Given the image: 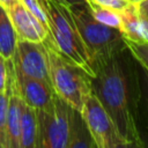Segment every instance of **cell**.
Masks as SVG:
<instances>
[{
    "mask_svg": "<svg viewBox=\"0 0 148 148\" xmlns=\"http://www.w3.org/2000/svg\"><path fill=\"white\" fill-rule=\"evenodd\" d=\"M91 92L130 147L142 148L138 131V61L127 46L91 61Z\"/></svg>",
    "mask_w": 148,
    "mask_h": 148,
    "instance_id": "1",
    "label": "cell"
},
{
    "mask_svg": "<svg viewBox=\"0 0 148 148\" xmlns=\"http://www.w3.org/2000/svg\"><path fill=\"white\" fill-rule=\"evenodd\" d=\"M49 59L51 84L56 94L72 108L81 111L86 97L91 92V74L65 57L51 39L43 40Z\"/></svg>",
    "mask_w": 148,
    "mask_h": 148,
    "instance_id": "2",
    "label": "cell"
},
{
    "mask_svg": "<svg viewBox=\"0 0 148 148\" xmlns=\"http://www.w3.org/2000/svg\"><path fill=\"white\" fill-rule=\"evenodd\" d=\"M49 35L59 51L92 75L91 60L71 14L69 7L61 0H45Z\"/></svg>",
    "mask_w": 148,
    "mask_h": 148,
    "instance_id": "3",
    "label": "cell"
},
{
    "mask_svg": "<svg viewBox=\"0 0 148 148\" xmlns=\"http://www.w3.org/2000/svg\"><path fill=\"white\" fill-rule=\"evenodd\" d=\"M68 7L91 61L126 46L121 31L97 21L89 3H77Z\"/></svg>",
    "mask_w": 148,
    "mask_h": 148,
    "instance_id": "4",
    "label": "cell"
},
{
    "mask_svg": "<svg viewBox=\"0 0 148 148\" xmlns=\"http://www.w3.org/2000/svg\"><path fill=\"white\" fill-rule=\"evenodd\" d=\"M72 106L56 95L47 109L36 110L38 119V148H67Z\"/></svg>",
    "mask_w": 148,
    "mask_h": 148,
    "instance_id": "5",
    "label": "cell"
},
{
    "mask_svg": "<svg viewBox=\"0 0 148 148\" xmlns=\"http://www.w3.org/2000/svg\"><path fill=\"white\" fill-rule=\"evenodd\" d=\"M81 114L88 126L96 148L130 147L119 134L106 110L92 92L86 97L81 109Z\"/></svg>",
    "mask_w": 148,
    "mask_h": 148,
    "instance_id": "6",
    "label": "cell"
},
{
    "mask_svg": "<svg viewBox=\"0 0 148 148\" xmlns=\"http://www.w3.org/2000/svg\"><path fill=\"white\" fill-rule=\"evenodd\" d=\"M13 62L24 75L46 81L51 84L47 52L43 42L17 39Z\"/></svg>",
    "mask_w": 148,
    "mask_h": 148,
    "instance_id": "7",
    "label": "cell"
},
{
    "mask_svg": "<svg viewBox=\"0 0 148 148\" xmlns=\"http://www.w3.org/2000/svg\"><path fill=\"white\" fill-rule=\"evenodd\" d=\"M14 72H15L20 95L28 105H30L36 110H42V109H47L53 104L57 94L53 90L52 84L36 77L27 76L23 73H21L15 66H14Z\"/></svg>",
    "mask_w": 148,
    "mask_h": 148,
    "instance_id": "8",
    "label": "cell"
},
{
    "mask_svg": "<svg viewBox=\"0 0 148 148\" xmlns=\"http://www.w3.org/2000/svg\"><path fill=\"white\" fill-rule=\"evenodd\" d=\"M5 10L12 21L18 39L43 42L49 35L47 28L36 18V16L27 8L22 0L17 1Z\"/></svg>",
    "mask_w": 148,
    "mask_h": 148,
    "instance_id": "9",
    "label": "cell"
},
{
    "mask_svg": "<svg viewBox=\"0 0 148 148\" xmlns=\"http://www.w3.org/2000/svg\"><path fill=\"white\" fill-rule=\"evenodd\" d=\"M120 31L125 39L143 43L148 42V21L141 14L138 3L130 2L119 10Z\"/></svg>",
    "mask_w": 148,
    "mask_h": 148,
    "instance_id": "10",
    "label": "cell"
},
{
    "mask_svg": "<svg viewBox=\"0 0 148 148\" xmlns=\"http://www.w3.org/2000/svg\"><path fill=\"white\" fill-rule=\"evenodd\" d=\"M140 99L138 108V131L142 148H148V69L138 62Z\"/></svg>",
    "mask_w": 148,
    "mask_h": 148,
    "instance_id": "11",
    "label": "cell"
},
{
    "mask_svg": "<svg viewBox=\"0 0 148 148\" xmlns=\"http://www.w3.org/2000/svg\"><path fill=\"white\" fill-rule=\"evenodd\" d=\"M20 148H38L37 111L24 101L20 121Z\"/></svg>",
    "mask_w": 148,
    "mask_h": 148,
    "instance_id": "12",
    "label": "cell"
},
{
    "mask_svg": "<svg viewBox=\"0 0 148 148\" xmlns=\"http://www.w3.org/2000/svg\"><path fill=\"white\" fill-rule=\"evenodd\" d=\"M67 148H96V145L81 114V111L74 108L72 109L71 114L69 138Z\"/></svg>",
    "mask_w": 148,
    "mask_h": 148,
    "instance_id": "13",
    "label": "cell"
},
{
    "mask_svg": "<svg viewBox=\"0 0 148 148\" xmlns=\"http://www.w3.org/2000/svg\"><path fill=\"white\" fill-rule=\"evenodd\" d=\"M17 39V35L7 12L0 6V53L7 60H13Z\"/></svg>",
    "mask_w": 148,
    "mask_h": 148,
    "instance_id": "14",
    "label": "cell"
},
{
    "mask_svg": "<svg viewBox=\"0 0 148 148\" xmlns=\"http://www.w3.org/2000/svg\"><path fill=\"white\" fill-rule=\"evenodd\" d=\"M92 15L95 16V18L99 22H102L103 24H106L109 27H113L120 30V15H119V10L112 9L110 7H105L102 6L99 3H96L94 1L90 0L89 2Z\"/></svg>",
    "mask_w": 148,
    "mask_h": 148,
    "instance_id": "15",
    "label": "cell"
},
{
    "mask_svg": "<svg viewBox=\"0 0 148 148\" xmlns=\"http://www.w3.org/2000/svg\"><path fill=\"white\" fill-rule=\"evenodd\" d=\"M0 148H8L7 92L0 94Z\"/></svg>",
    "mask_w": 148,
    "mask_h": 148,
    "instance_id": "16",
    "label": "cell"
},
{
    "mask_svg": "<svg viewBox=\"0 0 148 148\" xmlns=\"http://www.w3.org/2000/svg\"><path fill=\"white\" fill-rule=\"evenodd\" d=\"M125 43L133 57L136 59V61L148 69V42L138 43L125 39Z\"/></svg>",
    "mask_w": 148,
    "mask_h": 148,
    "instance_id": "17",
    "label": "cell"
},
{
    "mask_svg": "<svg viewBox=\"0 0 148 148\" xmlns=\"http://www.w3.org/2000/svg\"><path fill=\"white\" fill-rule=\"evenodd\" d=\"M9 81V65L8 60L0 53V94L7 92Z\"/></svg>",
    "mask_w": 148,
    "mask_h": 148,
    "instance_id": "18",
    "label": "cell"
},
{
    "mask_svg": "<svg viewBox=\"0 0 148 148\" xmlns=\"http://www.w3.org/2000/svg\"><path fill=\"white\" fill-rule=\"evenodd\" d=\"M91 1L99 3L102 6H105V7H110V8L116 9V10L123 9L124 7H126L131 2L130 0H91Z\"/></svg>",
    "mask_w": 148,
    "mask_h": 148,
    "instance_id": "19",
    "label": "cell"
},
{
    "mask_svg": "<svg viewBox=\"0 0 148 148\" xmlns=\"http://www.w3.org/2000/svg\"><path fill=\"white\" fill-rule=\"evenodd\" d=\"M138 7L141 12V14L146 17V20L148 21V0H143L141 2L138 3Z\"/></svg>",
    "mask_w": 148,
    "mask_h": 148,
    "instance_id": "20",
    "label": "cell"
},
{
    "mask_svg": "<svg viewBox=\"0 0 148 148\" xmlns=\"http://www.w3.org/2000/svg\"><path fill=\"white\" fill-rule=\"evenodd\" d=\"M17 1H20V0H0V6L5 9H7L10 6H13L14 3H16Z\"/></svg>",
    "mask_w": 148,
    "mask_h": 148,
    "instance_id": "21",
    "label": "cell"
},
{
    "mask_svg": "<svg viewBox=\"0 0 148 148\" xmlns=\"http://www.w3.org/2000/svg\"><path fill=\"white\" fill-rule=\"evenodd\" d=\"M64 3H66L67 6H72V5H77V3H89L90 0H61Z\"/></svg>",
    "mask_w": 148,
    "mask_h": 148,
    "instance_id": "22",
    "label": "cell"
},
{
    "mask_svg": "<svg viewBox=\"0 0 148 148\" xmlns=\"http://www.w3.org/2000/svg\"><path fill=\"white\" fill-rule=\"evenodd\" d=\"M131 2H134V3H139V2H141V1H143V0H130Z\"/></svg>",
    "mask_w": 148,
    "mask_h": 148,
    "instance_id": "23",
    "label": "cell"
},
{
    "mask_svg": "<svg viewBox=\"0 0 148 148\" xmlns=\"http://www.w3.org/2000/svg\"><path fill=\"white\" fill-rule=\"evenodd\" d=\"M39 1H45V0H39Z\"/></svg>",
    "mask_w": 148,
    "mask_h": 148,
    "instance_id": "24",
    "label": "cell"
}]
</instances>
